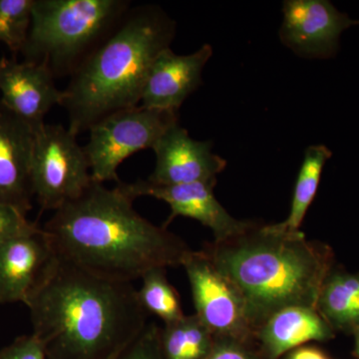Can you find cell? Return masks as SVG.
I'll use <instances>...</instances> for the list:
<instances>
[{
  "label": "cell",
  "mask_w": 359,
  "mask_h": 359,
  "mask_svg": "<svg viewBox=\"0 0 359 359\" xmlns=\"http://www.w3.org/2000/svg\"><path fill=\"white\" fill-rule=\"evenodd\" d=\"M25 304L47 359H112L148 325L133 283L93 275L57 252Z\"/></svg>",
  "instance_id": "obj_1"
},
{
  "label": "cell",
  "mask_w": 359,
  "mask_h": 359,
  "mask_svg": "<svg viewBox=\"0 0 359 359\" xmlns=\"http://www.w3.org/2000/svg\"><path fill=\"white\" fill-rule=\"evenodd\" d=\"M120 183L110 189L93 180L83 195L53 212L42 229L58 256L122 283L141 280L151 269L182 266L192 250L166 226L142 217Z\"/></svg>",
  "instance_id": "obj_2"
},
{
  "label": "cell",
  "mask_w": 359,
  "mask_h": 359,
  "mask_svg": "<svg viewBox=\"0 0 359 359\" xmlns=\"http://www.w3.org/2000/svg\"><path fill=\"white\" fill-rule=\"evenodd\" d=\"M242 294L255 332L276 311L290 306L316 309L332 271L327 245L311 242L282 223L259 224L203 249ZM256 335V334H255Z\"/></svg>",
  "instance_id": "obj_3"
},
{
  "label": "cell",
  "mask_w": 359,
  "mask_h": 359,
  "mask_svg": "<svg viewBox=\"0 0 359 359\" xmlns=\"http://www.w3.org/2000/svg\"><path fill=\"white\" fill-rule=\"evenodd\" d=\"M175 35L176 22L161 7L131 6L70 75L61 104L68 129L78 136L106 116L138 106L153 61Z\"/></svg>",
  "instance_id": "obj_4"
},
{
  "label": "cell",
  "mask_w": 359,
  "mask_h": 359,
  "mask_svg": "<svg viewBox=\"0 0 359 359\" xmlns=\"http://www.w3.org/2000/svg\"><path fill=\"white\" fill-rule=\"evenodd\" d=\"M127 0H33L21 54L54 76L71 75L131 8Z\"/></svg>",
  "instance_id": "obj_5"
},
{
  "label": "cell",
  "mask_w": 359,
  "mask_h": 359,
  "mask_svg": "<svg viewBox=\"0 0 359 359\" xmlns=\"http://www.w3.org/2000/svg\"><path fill=\"white\" fill-rule=\"evenodd\" d=\"M179 123L178 112L143 106L117 111L88 129L84 146L92 179L98 183H120L118 168L130 156L153 149L166 130Z\"/></svg>",
  "instance_id": "obj_6"
},
{
  "label": "cell",
  "mask_w": 359,
  "mask_h": 359,
  "mask_svg": "<svg viewBox=\"0 0 359 359\" xmlns=\"http://www.w3.org/2000/svg\"><path fill=\"white\" fill-rule=\"evenodd\" d=\"M91 170L77 136L62 125L45 124L35 133L33 195L42 211H57L91 185Z\"/></svg>",
  "instance_id": "obj_7"
},
{
  "label": "cell",
  "mask_w": 359,
  "mask_h": 359,
  "mask_svg": "<svg viewBox=\"0 0 359 359\" xmlns=\"http://www.w3.org/2000/svg\"><path fill=\"white\" fill-rule=\"evenodd\" d=\"M182 266L190 283L195 314L215 337L256 339L242 294L204 250H191Z\"/></svg>",
  "instance_id": "obj_8"
},
{
  "label": "cell",
  "mask_w": 359,
  "mask_h": 359,
  "mask_svg": "<svg viewBox=\"0 0 359 359\" xmlns=\"http://www.w3.org/2000/svg\"><path fill=\"white\" fill-rule=\"evenodd\" d=\"M283 13L280 41L306 59L332 57L339 49L341 33L359 25V20L340 13L327 0H287Z\"/></svg>",
  "instance_id": "obj_9"
},
{
  "label": "cell",
  "mask_w": 359,
  "mask_h": 359,
  "mask_svg": "<svg viewBox=\"0 0 359 359\" xmlns=\"http://www.w3.org/2000/svg\"><path fill=\"white\" fill-rule=\"evenodd\" d=\"M123 190L134 200L151 197L167 203L171 215L164 226L176 217L196 219L214 233L215 241H224L249 229L254 222L241 221L231 217L214 195L217 182L159 185L146 180L134 183H120Z\"/></svg>",
  "instance_id": "obj_10"
},
{
  "label": "cell",
  "mask_w": 359,
  "mask_h": 359,
  "mask_svg": "<svg viewBox=\"0 0 359 359\" xmlns=\"http://www.w3.org/2000/svg\"><path fill=\"white\" fill-rule=\"evenodd\" d=\"M54 80L53 73L43 63L1 58L0 102L39 131L45 124V115L65 100V91L57 88Z\"/></svg>",
  "instance_id": "obj_11"
},
{
  "label": "cell",
  "mask_w": 359,
  "mask_h": 359,
  "mask_svg": "<svg viewBox=\"0 0 359 359\" xmlns=\"http://www.w3.org/2000/svg\"><path fill=\"white\" fill-rule=\"evenodd\" d=\"M212 149V141L195 140L176 123L156 142L155 169L147 180L159 185L217 182L226 161Z\"/></svg>",
  "instance_id": "obj_12"
},
{
  "label": "cell",
  "mask_w": 359,
  "mask_h": 359,
  "mask_svg": "<svg viewBox=\"0 0 359 359\" xmlns=\"http://www.w3.org/2000/svg\"><path fill=\"white\" fill-rule=\"evenodd\" d=\"M212 55L210 44L187 55H179L170 47L161 51L149 69L141 106L178 112L186 99L202 85L203 70Z\"/></svg>",
  "instance_id": "obj_13"
},
{
  "label": "cell",
  "mask_w": 359,
  "mask_h": 359,
  "mask_svg": "<svg viewBox=\"0 0 359 359\" xmlns=\"http://www.w3.org/2000/svg\"><path fill=\"white\" fill-rule=\"evenodd\" d=\"M34 129L0 102V204L27 214L32 209Z\"/></svg>",
  "instance_id": "obj_14"
},
{
  "label": "cell",
  "mask_w": 359,
  "mask_h": 359,
  "mask_svg": "<svg viewBox=\"0 0 359 359\" xmlns=\"http://www.w3.org/2000/svg\"><path fill=\"white\" fill-rule=\"evenodd\" d=\"M56 257L42 228L0 244V302L25 304Z\"/></svg>",
  "instance_id": "obj_15"
},
{
  "label": "cell",
  "mask_w": 359,
  "mask_h": 359,
  "mask_svg": "<svg viewBox=\"0 0 359 359\" xmlns=\"http://www.w3.org/2000/svg\"><path fill=\"white\" fill-rule=\"evenodd\" d=\"M255 337L266 358L278 359L306 342L332 339V328L316 309L290 306L269 316Z\"/></svg>",
  "instance_id": "obj_16"
},
{
  "label": "cell",
  "mask_w": 359,
  "mask_h": 359,
  "mask_svg": "<svg viewBox=\"0 0 359 359\" xmlns=\"http://www.w3.org/2000/svg\"><path fill=\"white\" fill-rule=\"evenodd\" d=\"M316 311L332 328H359V275L330 273L323 282Z\"/></svg>",
  "instance_id": "obj_17"
},
{
  "label": "cell",
  "mask_w": 359,
  "mask_h": 359,
  "mask_svg": "<svg viewBox=\"0 0 359 359\" xmlns=\"http://www.w3.org/2000/svg\"><path fill=\"white\" fill-rule=\"evenodd\" d=\"M214 340V334L196 314L184 316L161 327L164 359H205Z\"/></svg>",
  "instance_id": "obj_18"
},
{
  "label": "cell",
  "mask_w": 359,
  "mask_h": 359,
  "mask_svg": "<svg viewBox=\"0 0 359 359\" xmlns=\"http://www.w3.org/2000/svg\"><path fill=\"white\" fill-rule=\"evenodd\" d=\"M332 156V151L325 145L309 146L304 151V161L295 182L290 215L282 223L287 230L299 231L318 192L323 167Z\"/></svg>",
  "instance_id": "obj_19"
},
{
  "label": "cell",
  "mask_w": 359,
  "mask_h": 359,
  "mask_svg": "<svg viewBox=\"0 0 359 359\" xmlns=\"http://www.w3.org/2000/svg\"><path fill=\"white\" fill-rule=\"evenodd\" d=\"M141 280L139 301L148 313L155 314L164 323H173L185 316L178 292L168 280L166 269H151Z\"/></svg>",
  "instance_id": "obj_20"
},
{
  "label": "cell",
  "mask_w": 359,
  "mask_h": 359,
  "mask_svg": "<svg viewBox=\"0 0 359 359\" xmlns=\"http://www.w3.org/2000/svg\"><path fill=\"white\" fill-rule=\"evenodd\" d=\"M33 0H0V42L21 53L32 25Z\"/></svg>",
  "instance_id": "obj_21"
},
{
  "label": "cell",
  "mask_w": 359,
  "mask_h": 359,
  "mask_svg": "<svg viewBox=\"0 0 359 359\" xmlns=\"http://www.w3.org/2000/svg\"><path fill=\"white\" fill-rule=\"evenodd\" d=\"M112 359H164L159 325L148 323L143 332Z\"/></svg>",
  "instance_id": "obj_22"
},
{
  "label": "cell",
  "mask_w": 359,
  "mask_h": 359,
  "mask_svg": "<svg viewBox=\"0 0 359 359\" xmlns=\"http://www.w3.org/2000/svg\"><path fill=\"white\" fill-rule=\"evenodd\" d=\"M256 339L215 337L214 344L205 359H263L264 354L252 347Z\"/></svg>",
  "instance_id": "obj_23"
},
{
  "label": "cell",
  "mask_w": 359,
  "mask_h": 359,
  "mask_svg": "<svg viewBox=\"0 0 359 359\" xmlns=\"http://www.w3.org/2000/svg\"><path fill=\"white\" fill-rule=\"evenodd\" d=\"M37 228L36 224L30 223L26 215L15 208L0 204V244L11 238L32 233Z\"/></svg>",
  "instance_id": "obj_24"
},
{
  "label": "cell",
  "mask_w": 359,
  "mask_h": 359,
  "mask_svg": "<svg viewBox=\"0 0 359 359\" xmlns=\"http://www.w3.org/2000/svg\"><path fill=\"white\" fill-rule=\"evenodd\" d=\"M0 359H47L43 344L34 334L14 340L0 351Z\"/></svg>",
  "instance_id": "obj_25"
},
{
  "label": "cell",
  "mask_w": 359,
  "mask_h": 359,
  "mask_svg": "<svg viewBox=\"0 0 359 359\" xmlns=\"http://www.w3.org/2000/svg\"><path fill=\"white\" fill-rule=\"evenodd\" d=\"M289 359H327L320 351L311 347H301L290 354Z\"/></svg>",
  "instance_id": "obj_26"
},
{
  "label": "cell",
  "mask_w": 359,
  "mask_h": 359,
  "mask_svg": "<svg viewBox=\"0 0 359 359\" xmlns=\"http://www.w3.org/2000/svg\"><path fill=\"white\" fill-rule=\"evenodd\" d=\"M356 351H358L359 355V328L356 330Z\"/></svg>",
  "instance_id": "obj_27"
}]
</instances>
